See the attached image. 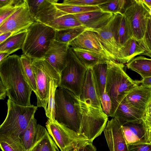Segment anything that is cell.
Here are the masks:
<instances>
[{"instance_id":"cell-39","label":"cell","mask_w":151,"mask_h":151,"mask_svg":"<svg viewBox=\"0 0 151 151\" xmlns=\"http://www.w3.org/2000/svg\"><path fill=\"white\" fill-rule=\"evenodd\" d=\"M0 148L2 151H24L20 141L10 145L4 142H0Z\"/></svg>"},{"instance_id":"cell-41","label":"cell","mask_w":151,"mask_h":151,"mask_svg":"<svg viewBox=\"0 0 151 151\" xmlns=\"http://www.w3.org/2000/svg\"><path fill=\"white\" fill-rule=\"evenodd\" d=\"M77 149L78 151H96V148L92 143H88Z\"/></svg>"},{"instance_id":"cell-1","label":"cell","mask_w":151,"mask_h":151,"mask_svg":"<svg viewBox=\"0 0 151 151\" xmlns=\"http://www.w3.org/2000/svg\"><path fill=\"white\" fill-rule=\"evenodd\" d=\"M0 78L9 99L19 105H32V91L24 77L20 56L10 55L0 62Z\"/></svg>"},{"instance_id":"cell-18","label":"cell","mask_w":151,"mask_h":151,"mask_svg":"<svg viewBox=\"0 0 151 151\" xmlns=\"http://www.w3.org/2000/svg\"><path fill=\"white\" fill-rule=\"evenodd\" d=\"M114 15L106 25L95 32L110 60L117 62L120 48L116 40L113 32Z\"/></svg>"},{"instance_id":"cell-36","label":"cell","mask_w":151,"mask_h":151,"mask_svg":"<svg viewBox=\"0 0 151 151\" xmlns=\"http://www.w3.org/2000/svg\"><path fill=\"white\" fill-rule=\"evenodd\" d=\"M24 0H19L15 4L0 8V26L16 9L24 2Z\"/></svg>"},{"instance_id":"cell-47","label":"cell","mask_w":151,"mask_h":151,"mask_svg":"<svg viewBox=\"0 0 151 151\" xmlns=\"http://www.w3.org/2000/svg\"><path fill=\"white\" fill-rule=\"evenodd\" d=\"M10 54L8 53L0 52V62L6 58Z\"/></svg>"},{"instance_id":"cell-5","label":"cell","mask_w":151,"mask_h":151,"mask_svg":"<svg viewBox=\"0 0 151 151\" xmlns=\"http://www.w3.org/2000/svg\"><path fill=\"white\" fill-rule=\"evenodd\" d=\"M27 30L22 49L23 54L32 60L44 58L51 41L54 40L56 31L36 21Z\"/></svg>"},{"instance_id":"cell-14","label":"cell","mask_w":151,"mask_h":151,"mask_svg":"<svg viewBox=\"0 0 151 151\" xmlns=\"http://www.w3.org/2000/svg\"><path fill=\"white\" fill-rule=\"evenodd\" d=\"M103 131L110 151H129L121 125L116 119L108 121Z\"/></svg>"},{"instance_id":"cell-23","label":"cell","mask_w":151,"mask_h":151,"mask_svg":"<svg viewBox=\"0 0 151 151\" xmlns=\"http://www.w3.org/2000/svg\"><path fill=\"white\" fill-rule=\"evenodd\" d=\"M113 30L116 40L120 50L126 42L131 38L128 25L123 14H114Z\"/></svg>"},{"instance_id":"cell-43","label":"cell","mask_w":151,"mask_h":151,"mask_svg":"<svg viewBox=\"0 0 151 151\" xmlns=\"http://www.w3.org/2000/svg\"><path fill=\"white\" fill-rule=\"evenodd\" d=\"M140 81L141 85L145 87L151 88V76L143 78Z\"/></svg>"},{"instance_id":"cell-31","label":"cell","mask_w":151,"mask_h":151,"mask_svg":"<svg viewBox=\"0 0 151 151\" xmlns=\"http://www.w3.org/2000/svg\"><path fill=\"white\" fill-rule=\"evenodd\" d=\"M86 30L85 26H81L56 31L54 40L61 43L68 44Z\"/></svg>"},{"instance_id":"cell-30","label":"cell","mask_w":151,"mask_h":151,"mask_svg":"<svg viewBox=\"0 0 151 151\" xmlns=\"http://www.w3.org/2000/svg\"><path fill=\"white\" fill-rule=\"evenodd\" d=\"M20 58L25 79L32 91L36 95L37 89L36 81L31 66L32 59L23 54L20 56Z\"/></svg>"},{"instance_id":"cell-46","label":"cell","mask_w":151,"mask_h":151,"mask_svg":"<svg viewBox=\"0 0 151 151\" xmlns=\"http://www.w3.org/2000/svg\"><path fill=\"white\" fill-rule=\"evenodd\" d=\"M144 4L149 9L151 10V0H142Z\"/></svg>"},{"instance_id":"cell-33","label":"cell","mask_w":151,"mask_h":151,"mask_svg":"<svg viewBox=\"0 0 151 151\" xmlns=\"http://www.w3.org/2000/svg\"><path fill=\"white\" fill-rule=\"evenodd\" d=\"M129 0H109L98 6L103 12L123 14Z\"/></svg>"},{"instance_id":"cell-11","label":"cell","mask_w":151,"mask_h":151,"mask_svg":"<svg viewBox=\"0 0 151 151\" xmlns=\"http://www.w3.org/2000/svg\"><path fill=\"white\" fill-rule=\"evenodd\" d=\"M55 31L83 26L72 14H67L56 8L54 4L45 9L34 19Z\"/></svg>"},{"instance_id":"cell-32","label":"cell","mask_w":151,"mask_h":151,"mask_svg":"<svg viewBox=\"0 0 151 151\" xmlns=\"http://www.w3.org/2000/svg\"><path fill=\"white\" fill-rule=\"evenodd\" d=\"M54 5L58 9L67 14L72 15L101 10L98 6H83L65 4L58 3L54 4Z\"/></svg>"},{"instance_id":"cell-40","label":"cell","mask_w":151,"mask_h":151,"mask_svg":"<svg viewBox=\"0 0 151 151\" xmlns=\"http://www.w3.org/2000/svg\"><path fill=\"white\" fill-rule=\"evenodd\" d=\"M129 151H151V144L128 145Z\"/></svg>"},{"instance_id":"cell-28","label":"cell","mask_w":151,"mask_h":151,"mask_svg":"<svg viewBox=\"0 0 151 151\" xmlns=\"http://www.w3.org/2000/svg\"><path fill=\"white\" fill-rule=\"evenodd\" d=\"M91 68L97 93L100 99L105 90L107 77L106 62L98 64Z\"/></svg>"},{"instance_id":"cell-9","label":"cell","mask_w":151,"mask_h":151,"mask_svg":"<svg viewBox=\"0 0 151 151\" xmlns=\"http://www.w3.org/2000/svg\"><path fill=\"white\" fill-rule=\"evenodd\" d=\"M81 119L80 134L90 142L101 135L108 121L102 109L93 107L79 99Z\"/></svg>"},{"instance_id":"cell-6","label":"cell","mask_w":151,"mask_h":151,"mask_svg":"<svg viewBox=\"0 0 151 151\" xmlns=\"http://www.w3.org/2000/svg\"><path fill=\"white\" fill-rule=\"evenodd\" d=\"M122 14L127 22L131 38L136 41L144 50L145 38L149 22L151 20V10L142 0H131Z\"/></svg>"},{"instance_id":"cell-17","label":"cell","mask_w":151,"mask_h":151,"mask_svg":"<svg viewBox=\"0 0 151 151\" xmlns=\"http://www.w3.org/2000/svg\"><path fill=\"white\" fill-rule=\"evenodd\" d=\"M114 14L101 10L73 15L87 30L96 32L106 25Z\"/></svg>"},{"instance_id":"cell-37","label":"cell","mask_w":151,"mask_h":151,"mask_svg":"<svg viewBox=\"0 0 151 151\" xmlns=\"http://www.w3.org/2000/svg\"><path fill=\"white\" fill-rule=\"evenodd\" d=\"M109 0H64L62 3L65 4L83 6H98Z\"/></svg>"},{"instance_id":"cell-34","label":"cell","mask_w":151,"mask_h":151,"mask_svg":"<svg viewBox=\"0 0 151 151\" xmlns=\"http://www.w3.org/2000/svg\"><path fill=\"white\" fill-rule=\"evenodd\" d=\"M25 0L30 14L34 19L43 10L52 4L58 3V1L57 0Z\"/></svg>"},{"instance_id":"cell-20","label":"cell","mask_w":151,"mask_h":151,"mask_svg":"<svg viewBox=\"0 0 151 151\" xmlns=\"http://www.w3.org/2000/svg\"><path fill=\"white\" fill-rule=\"evenodd\" d=\"M79 99L93 107L102 109L91 68H88L87 70Z\"/></svg>"},{"instance_id":"cell-13","label":"cell","mask_w":151,"mask_h":151,"mask_svg":"<svg viewBox=\"0 0 151 151\" xmlns=\"http://www.w3.org/2000/svg\"><path fill=\"white\" fill-rule=\"evenodd\" d=\"M121 127L128 145L151 144V128L147 126L143 119L126 123Z\"/></svg>"},{"instance_id":"cell-22","label":"cell","mask_w":151,"mask_h":151,"mask_svg":"<svg viewBox=\"0 0 151 151\" xmlns=\"http://www.w3.org/2000/svg\"><path fill=\"white\" fill-rule=\"evenodd\" d=\"M29 151H59V150L45 128L38 124L35 140Z\"/></svg>"},{"instance_id":"cell-19","label":"cell","mask_w":151,"mask_h":151,"mask_svg":"<svg viewBox=\"0 0 151 151\" xmlns=\"http://www.w3.org/2000/svg\"><path fill=\"white\" fill-rule=\"evenodd\" d=\"M124 99L135 108L144 113L151 102V88L140 85L132 90Z\"/></svg>"},{"instance_id":"cell-15","label":"cell","mask_w":151,"mask_h":151,"mask_svg":"<svg viewBox=\"0 0 151 151\" xmlns=\"http://www.w3.org/2000/svg\"><path fill=\"white\" fill-rule=\"evenodd\" d=\"M72 48H78L88 50L98 54L110 60L109 57L102 45L94 32L85 30L68 44Z\"/></svg>"},{"instance_id":"cell-45","label":"cell","mask_w":151,"mask_h":151,"mask_svg":"<svg viewBox=\"0 0 151 151\" xmlns=\"http://www.w3.org/2000/svg\"><path fill=\"white\" fill-rule=\"evenodd\" d=\"M14 35L11 32H7L0 35V45L11 36Z\"/></svg>"},{"instance_id":"cell-10","label":"cell","mask_w":151,"mask_h":151,"mask_svg":"<svg viewBox=\"0 0 151 151\" xmlns=\"http://www.w3.org/2000/svg\"><path fill=\"white\" fill-rule=\"evenodd\" d=\"M46 127L48 133L61 151H69L92 143L55 120L48 119Z\"/></svg>"},{"instance_id":"cell-27","label":"cell","mask_w":151,"mask_h":151,"mask_svg":"<svg viewBox=\"0 0 151 151\" xmlns=\"http://www.w3.org/2000/svg\"><path fill=\"white\" fill-rule=\"evenodd\" d=\"M127 68L140 75L142 78L151 76V60L143 56L134 57L127 63Z\"/></svg>"},{"instance_id":"cell-12","label":"cell","mask_w":151,"mask_h":151,"mask_svg":"<svg viewBox=\"0 0 151 151\" xmlns=\"http://www.w3.org/2000/svg\"><path fill=\"white\" fill-rule=\"evenodd\" d=\"M35 21L24 0L0 26V35L9 32L14 35L27 29Z\"/></svg>"},{"instance_id":"cell-38","label":"cell","mask_w":151,"mask_h":151,"mask_svg":"<svg viewBox=\"0 0 151 151\" xmlns=\"http://www.w3.org/2000/svg\"><path fill=\"white\" fill-rule=\"evenodd\" d=\"M100 101L103 112L108 116H110L111 104V99L106 91L104 92Z\"/></svg>"},{"instance_id":"cell-24","label":"cell","mask_w":151,"mask_h":151,"mask_svg":"<svg viewBox=\"0 0 151 151\" xmlns=\"http://www.w3.org/2000/svg\"><path fill=\"white\" fill-rule=\"evenodd\" d=\"M145 51L138 42L130 38L119 50L117 62L127 63L138 55H143Z\"/></svg>"},{"instance_id":"cell-26","label":"cell","mask_w":151,"mask_h":151,"mask_svg":"<svg viewBox=\"0 0 151 151\" xmlns=\"http://www.w3.org/2000/svg\"><path fill=\"white\" fill-rule=\"evenodd\" d=\"M27 29L11 36L1 44L0 52L10 54L22 49L25 40Z\"/></svg>"},{"instance_id":"cell-42","label":"cell","mask_w":151,"mask_h":151,"mask_svg":"<svg viewBox=\"0 0 151 151\" xmlns=\"http://www.w3.org/2000/svg\"><path fill=\"white\" fill-rule=\"evenodd\" d=\"M19 0H0V8L16 3Z\"/></svg>"},{"instance_id":"cell-21","label":"cell","mask_w":151,"mask_h":151,"mask_svg":"<svg viewBox=\"0 0 151 151\" xmlns=\"http://www.w3.org/2000/svg\"><path fill=\"white\" fill-rule=\"evenodd\" d=\"M144 113L135 108L123 99L118 106L112 118L116 119L122 125L128 122L142 120Z\"/></svg>"},{"instance_id":"cell-29","label":"cell","mask_w":151,"mask_h":151,"mask_svg":"<svg viewBox=\"0 0 151 151\" xmlns=\"http://www.w3.org/2000/svg\"><path fill=\"white\" fill-rule=\"evenodd\" d=\"M37 125L36 119L33 117L19 135L20 141L24 151H29L33 146L36 137Z\"/></svg>"},{"instance_id":"cell-35","label":"cell","mask_w":151,"mask_h":151,"mask_svg":"<svg viewBox=\"0 0 151 151\" xmlns=\"http://www.w3.org/2000/svg\"><path fill=\"white\" fill-rule=\"evenodd\" d=\"M58 86V84L54 80H51L50 82L49 99L45 111L47 117L51 120H55V93Z\"/></svg>"},{"instance_id":"cell-25","label":"cell","mask_w":151,"mask_h":151,"mask_svg":"<svg viewBox=\"0 0 151 151\" xmlns=\"http://www.w3.org/2000/svg\"><path fill=\"white\" fill-rule=\"evenodd\" d=\"M72 49L80 62L87 69L98 64L106 63L109 60L102 55L88 50L78 48Z\"/></svg>"},{"instance_id":"cell-48","label":"cell","mask_w":151,"mask_h":151,"mask_svg":"<svg viewBox=\"0 0 151 151\" xmlns=\"http://www.w3.org/2000/svg\"><path fill=\"white\" fill-rule=\"evenodd\" d=\"M69 151H78L77 148L73 149Z\"/></svg>"},{"instance_id":"cell-4","label":"cell","mask_w":151,"mask_h":151,"mask_svg":"<svg viewBox=\"0 0 151 151\" xmlns=\"http://www.w3.org/2000/svg\"><path fill=\"white\" fill-rule=\"evenodd\" d=\"M55 102V120L80 134L81 114L79 99L70 91L58 87Z\"/></svg>"},{"instance_id":"cell-3","label":"cell","mask_w":151,"mask_h":151,"mask_svg":"<svg viewBox=\"0 0 151 151\" xmlns=\"http://www.w3.org/2000/svg\"><path fill=\"white\" fill-rule=\"evenodd\" d=\"M105 91L111 99L110 116L113 117L118 106L127 94L141 83V81L133 80L124 70V64L108 60Z\"/></svg>"},{"instance_id":"cell-16","label":"cell","mask_w":151,"mask_h":151,"mask_svg":"<svg viewBox=\"0 0 151 151\" xmlns=\"http://www.w3.org/2000/svg\"><path fill=\"white\" fill-rule=\"evenodd\" d=\"M68 44L52 40L44 58L60 75L67 65Z\"/></svg>"},{"instance_id":"cell-7","label":"cell","mask_w":151,"mask_h":151,"mask_svg":"<svg viewBox=\"0 0 151 151\" xmlns=\"http://www.w3.org/2000/svg\"><path fill=\"white\" fill-rule=\"evenodd\" d=\"M31 66L37 87V106L43 107L45 111L49 99L50 82L54 80L59 85L60 76L44 58L32 60Z\"/></svg>"},{"instance_id":"cell-8","label":"cell","mask_w":151,"mask_h":151,"mask_svg":"<svg viewBox=\"0 0 151 151\" xmlns=\"http://www.w3.org/2000/svg\"><path fill=\"white\" fill-rule=\"evenodd\" d=\"M87 70L78 60L72 48L69 46L67 65L60 74L58 87L70 91L79 99Z\"/></svg>"},{"instance_id":"cell-2","label":"cell","mask_w":151,"mask_h":151,"mask_svg":"<svg viewBox=\"0 0 151 151\" xmlns=\"http://www.w3.org/2000/svg\"><path fill=\"white\" fill-rule=\"evenodd\" d=\"M7 114L0 125V142L9 145L20 142L19 136L34 116L37 107L18 104L9 99Z\"/></svg>"},{"instance_id":"cell-44","label":"cell","mask_w":151,"mask_h":151,"mask_svg":"<svg viewBox=\"0 0 151 151\" xmlns=\"http://www.w3.org/2000/svg\"><path fill=\"white\" fill-rule=\"evenodd\" d=\"M6 96V90L0 78V100L4 99Z\"/></svg>"}]
</instances>
